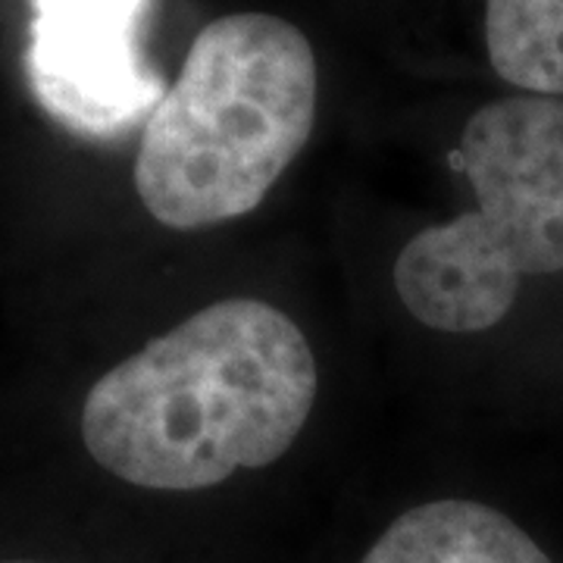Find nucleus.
I'll return each mask as SVG.
<instances>
[{
    "label": "nucleus",
    "mask_w": 563,
    "mask_h": 563,
    "mask_svg": "<svg viewBox=\"0 0 563 563\" xmlns=\"http://www.w3.org/2000/svg\"><path fill=\"white\" fill-rule=\"evenodd\" d=\"M317 361L282 310L210 303L88 391L81 439L141 488L191 492L279 461L317 401Z\"/></svg>",
    "instance_id": "obj_1"
},
{
    "label": "nucleus",
    "mask_w": 563,
    "mask_h": 563,
    "mask_svg": "<svg viewBox=\"0 0 563 563\" xmlns=\"http://www.w3.org/2000/svg\"><path fill=\"white\" fill-rule=\"evenodd\" d=\"M317 117V57L291 22L222 16L198 32L144 125L135 188L173 229L254 210L301 154Z\"/></svg>",
    "instance_id": "obj_2"
},
{
    "label": "nucleus",
    "mask_w": 563,
    "mask_h": 563,
    "mask_svg": "<svg viewBox=\"0 0 563 563\" xmlns=\"http://www.w3.org/2000/svg\"><path fill=\"white\" fill-rule=\"evenodd\" d=\"M457 166L476 207L410 239L395 288L422 325L479 332L504 320L526 276L563 269V101L483 107L463 129Z\"/></svg>",
    "instance_id": "obj_3"
},
{
    "label": "nucleus",
    "mask_w": 563,
    "mask_h": 563,
    "mask_svg": "<svg viewBox=\"0 0 563 563\" xmlns=\"http://www.w3.org/2000/svg\"><path fill=\"white\" fill-rule=\"evenodd\" d=\"M157 0H29L25 79L41 110L81 139L147 125L166 79L147 57Z\"/></svg>",
    "instance_id": "obj_4"
},
{
    "label": "nucleus",
    "mask_w": 563,
    "mask_h": 563,
    "mask_svg": "<svg viewBox=\"0 0 563 563\" xmlns=\"http://www.w3.org/2000/svg\"><path fill=\"white\" fill-rule=\"evenodd\" d=\"M361 563H551V558L488 504L432 501L398 517Z\"/></svg>",
    "instance_id": "obj_5"
},
{
    "label": "nucleus",
    "mask_w": 563,
    "mask_h": 563,
    "mask_svg": "<svg viewBox=\"0 0 563 563\" xmlns=\"http://www.w3.org/2000/svg\"><path fill=\"white\" fill-rule=\"evenodd\" d=\"M495 73L532 95H563V0H485Z\"/></svg>",
    "instance_id": "obj_6"
}]
</instances>
